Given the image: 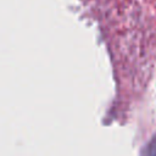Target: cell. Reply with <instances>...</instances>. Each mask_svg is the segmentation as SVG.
<instances>
[{
    "label": "cell",
    "mask_w": 156,
    "mask_h": 156,
    "mask_svg": "<svg viewBox=\"0 0 156 156\" xmlns=\"http://www.w3.org/2000/svg\"><path fill=\"white\" fill-rule=\"evenodd\" d=\"M147 156H156V143L151 146V149H150V151H149Z\"/></svg>",
    "instance_id": "obj_1"
}]
</instances>
